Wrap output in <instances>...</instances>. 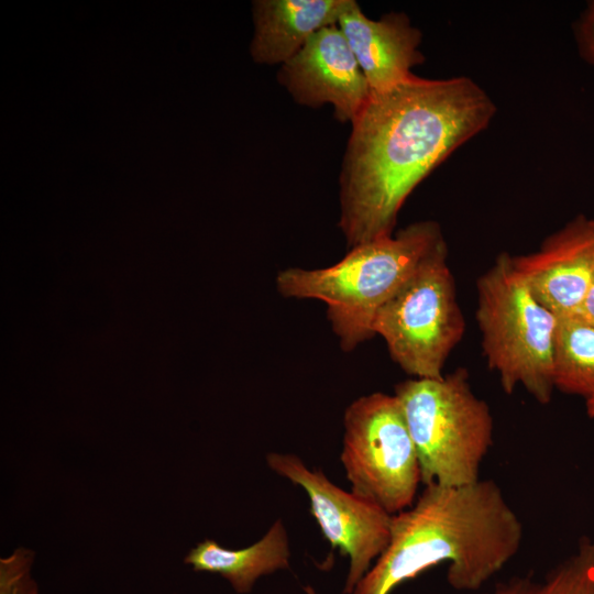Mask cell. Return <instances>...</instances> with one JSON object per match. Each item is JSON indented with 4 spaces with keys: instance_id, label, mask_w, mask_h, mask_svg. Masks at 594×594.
<instances>
[{
    "instance_id": "ba28073f",
    "label": "cell",
    "mask_w": 594,
    "mask_h": 594,
    "mask_svg": "<svg viewBox=\"0 0 594 594\" xmlns=\"http://www.w3.org/2000/svg\"><path fill=\"white\" fill-rule=\"evenodd\" d=\"M268 468L300 486L309 498L311 515L332 548L349 558L343 588L352 594L386 549L392 515L373 502L333 484L320 470H310L296 454L272 452Z\"/></svg>"
},
{
    "instance_id": "6da1fadb",
    "label": "cell",
    "mask_w": 594,
    "mask_h": 594,
    "mask_svg": "<svg viewBox=\"0 0 594 594\" xmlns=\"http://www.w3.org/2000/svg\"><path fill=\"white\" fill-rule=\"evenodd\" d=\"M496 113L472 78L413 74L372 92L351 122L340 175L339 226L349 248L393 234L407 197Z\"/></svg>"
},
{
    "instance_id": "8992f818",
    "label": "cell",
    "mask_w": 594,
    "mask_h": 594,
    "mask_svg": "<svg viewBox=\"0 0 594 594\" xmlns=\"http://www.w3.org/2000/svg\"><path fill=\"white\" fill-rule=\"evenodd\" d=\"M441 243L376 311L373 334L392 359L416 378H439L465 330L454 279Z\"/></svg>"
},
{
    "instance_id": "5bb4252c",
    "label": "cell",
    "mask_w": 594,
    "mask_h": 594,
    "mask_svg": "<svg viewBox=\"0 0 594 594\" xmlns=\"http://www.w3.org/2000/svg\"><path fill=\"white\" fill-rule=\"evenodd\" d=\"M552 378L554 388L583 397L594 417V324L580 315L558 318Z\"/></svg>"
},
{
    "instance_id": "8fae6325",
    "label": "cell",
    "mask_w": 594,
    "mask_h": 594,
    "mask_svg": "<svg viewBox=\"0 0 594 594\" xmlns=\"http://www.w3.org/2000/svg\"><path fill=\"white\" fill-rule=\"evenodd\" d=\"M338 26L352 50L372 92L387 90L413 75L424 63L419 50L422 35L403 12L378 20L367 18L356 1L350 0Z\"/></svg>"
},
{
    "instance_id": "277c9868",
    "label": "cell",
    "mask_w": 594,
    "mask_h": 594,
    "mask_svg": "<svg viewBox=\"0 0 594 594\" xmlns=\"http://www.w3.org/2000/svg\"><path fill=\"white\" fill-rule=\"evenodd\" d=\"M394 395L417 452L421 483L463 486L479 481L494 422L487 404L473 393L468 371L407 380Z\"/></svg>"
},
{
    "instance_id": "4fadbf2b",
    "label": "cell",
    "mask_w": 594,
    "mask_h": 594,
    "mask_svg": "<svg viewBox=\"0 0 594 594\" xmlns=\"http://www.w3.org/2000/svg\"><path fill=\"white\" fill-rule=\"evenodd\" d=\"M289 540L280 519L250 547L231 550L211 539L193 548L185 563L197 572L217 573L240 594L249 593L256 580L277 570L289 568Z\"/></svg>"
},
{
    "instance_id": "ffe728a7",
    "label": "cell",
    "mask_w": 594,
    "mask_h": 594,
    "mask_svg": "<svg viewBox=\"0 0 594 594\" xmlns=\"http://www.w3.org/2000/svg\"><path fill=\"white\" fill-rule=\"evenodd\" d=\"M591 219H592V221H593V224H594V216H593V217H592Z\"/></svg>"
},
{
    "instance_id": "9a60e30c",
    "label": "cell",
    "mask_w": 594,
    "mask_h": 594,
    "mask_svg": "<svg viewBox=\"0 0 594 594\" xmlns=\"http://www.w3.org/2000/svg\"><path fill=\"white\" fill-rule=\"evenodd\" d=\"M480 594H594V539H584L573 556L542 579L515 576Z\"/></svg>"
},
{
    "instance_id": "52a82bcc",
    "label": "cell",
    "mask_w": 594,
    "mask_h": 594,
    "mask_svg": "<svg viewBox=\"0 0 594 594\" xmlns=\"http://www.w3.org/2000/svg\"><path fill=\"white\" fill-rule=\"evenodd\" d=\"M340 460L351 491L388 514L416 501L419 462L395 395L373 393L346 408Z\"/></svg>"
},
{
    "instance_id": "30bf717a",
    "label": "cell",
    "mask_w": 594,
    "mask_h": 594,
    "mask_svg": "<svg viewBox=\"0 0 594 594\" xmlns=\"http://www.w3.org/2000/svg\"><path fill=\"white\" fill-rule=\"evenodd\" d=\"M513 264L535 297L558 318L578 315L594 273V224L583 215Z\"/></svg>"
},
{
    "instance_id": "5b68a950",
    "label": "cell",
    "mask_w": 594,
    "mask_h": 594,
    "mask_svg": "<svg viewBox=\"0 0 594 594\" xmlns=\"http://www.w3.org/2000/svg\"><path fill=\"white\" fill-rule=\"evenodd\" d=\"M476 319L488 367L504 392L524 387L538 403L551 400L558 317L532 294L502 253L477 280Z\"/></svg>"
},
{
    "instance_id": "3957f363",
    "label": "cell",
    "mask_w": 594,
    "mask_h": 594,
    "mask_svg": "<svg viewBox=\"0 0 594 594\" xmlns=\"http://www.w3.org/2000/svg\"><path fill=\"white\" fill-rule=\"evenodd\" d=\"M443 242L437 222L411 223L351 248L332 266L284 270L276 278L277 289L285 297L324 301L333 331L349 351L374 336L376 311Z\"/></svg>"
},
{
    "instance_id": "7a4b0ae2",
    "label": "cell",
    "mask_w": 594,
    "mask_h": 594,
    "mask_svg": "<svg viewBox=\"0 0 594 594\" xmlns=\"http://www.w3.org/2000/svg\"><path fill=\"white\" fill-rule=\"evenodd\" d=\"M522 537L520 518L493 480L426 485L392 515L388 544L352 594H391L442 562L452 588L477 591L517 554Z\"/></svg>"
},
{
    "instance_id": "2e32d148",
    "label": "cell",
    "mask_w": 594,
    "mask_h": 594,
    "mask_svg": "<svg viewBox=\"0 0 594 594\" xmlns=\"http://www.w3.org/2000/svg\"><path fill=\"white\" fill-rule=\"evenodd\" d=\"M31 563V554L24 550L1 560V594H37L30 575Z\"/></svg>"
},
{
    "instance_id": "9c48e42d",
    "label": "cell",
    "mask_w": 594,
    "mask_h": 594,
    "mask_svg": "<svg viewBox=\"0 0 594 594\" xmlns=\"http://www.w3.org/2000/svg\"><path fill=\"white\" fill-rule=\"evenodd\" d=\"M277 75L296 102L312 108L332 105L341 122H352L371 96L369 82L338 24L315 33L280 65Z\"/></svg>"
},
{
    "instance_id": "d6986e66",
    "label": "cell",
    "mask_w": 594,
    "mask_h": 594,
    "mask_svg": "<svg viewBox=\"0 0 594 594\" xmlns=\"http://www.w3.org/2000/svg\"><path fill=\"white\" fill-rule=\"evenodd\" d=\"M307 594H318L311 586L304 587Z\"/></svg>"
},
{
    "instance_id": "7c38bea8",
    "label": "cell",
    "mask_w": 594,
    "mask_h": 594,
    "mask_svg": "<svg viewBox=\"0 0 594 594\" xmlns=\"http://www.w3.org/2000/svg\"><path fill=\"white\" fill-rule=\"evenodd\" d=\"M350 0H258L254 2L251 53L257 63L283 65L323 28L338 24Z\"/></svg>"
},
{
    "instance_id": "e0dca14e",
    "label": "cell",
    "mask_w": 594,
    "mask_h": 594,
    "mask_svg": "<svg viewBox=\"0 0 594 594\" xmlns=\"http://www.w3.org/2000/svg\"><path fill=\"white\" fill-rule=\"evenodd\" d=\"M581 58L594 69V0L588 1L573 24Z\"/></svg>"
},
{
    "instance_id": "ac0fdd59",
    "label": "cell",
    "mask_w": 594,
    "mask_h": 594,
    "mask_svg": "<svg viewBox=\"0 0 594 594\" xmlns=\"http://www.w3.org/2000/svg\"><path fill=\"white\" fill-rule=\"evenodd\" d=\"M578 315L594 324V273Z\"/></svg>"
}]
</instances>
